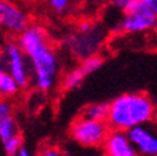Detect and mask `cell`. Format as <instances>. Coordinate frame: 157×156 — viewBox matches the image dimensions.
<instances>
[{
  "instance_id": "11",
  "label": "cell",
  "mask_w": 157,
  "mask_h": 156,
  "mask_svg": "<svg viewBox=\"0 0 157 156\" xmlns=\"http://www.w3.org/2000/svg\"><path fill=\"white\" fill-rule=\"evenodd\" d=\"M87 75L85 74V71L82 70L81 66H77L75 69H72L71 71H69L65 77H64V81H63V86L66 90H72L76 89L81 85V83L84 81V79Z\"/></svg>"
},
{
  "instance_id": "16",
  "label": "cell",
  "mask_w": 157,
  "mask_h": 156,
  "mask_svg": "<svg viewBox=\"0 0 157 156\" xmlns=\"http://www.w3.org/2000/svg\"><path fill=\"white\" fill-rule=\"evenodd\" d=\"M11 116V106L6 101H0V119Z\"/></svg>"
},
{
  "instance_id": "12",
  "label": "cell",
  "mask_w": 157,
  "mask_h": 156,
  "mask_svg": "<svg viewBox=\"0 0 157 156\" xmlns=\"http://www.w3.org/2000/svg\"><path fill=\"white\" fill-rule=\"evenodd\" d=\"M2 120V124H0V140L5 141L13 136H15L17 134V129H16V124L14 121V119L11 116L5 119H0Z\"/></svg>"
},
{
  "instance_id": "9",
  "label": "cell",
  "mask_w": 157,
  "mask_h": 156,
  "mask_svg": "<svg viewBox=\"0 0 157 156\" xmlns=\"http://www.w3.org/2000/svg\"><path fill=\"white\" fill-rule=\"evenodd\" d=\"M109 114H110V104L109 103L90 104L82 111V116H86L89 119L97 120V121H107Z\"/></svg>"
},
{
  "instance_id": "21",
  "label": "cell",
  "mask_w": 157,
  "mask_h": 156,
  "mask_svg": "<svg viewBox=\"0 0 157 156\" xmlns=\"http://www.w3.org/2000/svg\"><path fill=\"white\" fill-rule=\"evenodd\" d=\"M153 31H155V34L157 35V23H156V26H155V29H153Z\"/></svg>"
},
{
  "instance_id": "10",
  "label": "cell",
  "mask_w": 157,
  "mask_h": 156,
  "mask_svg": "<svg viewBox=\"0 0 157 156\" xmlns=\"http://www.w3.org/2000/svg\"><path fill=\"white\" fill-rule=\"evenodd\" d=\"M19 84L8 71H0V96H13L19 90Z\"/></svg>"
},
{
  "instance_id": "14",
  "label": "cell",
  "mask_w": 157,
  "mask_h": 156,
  "mask_svg": "<svg viewBox=\"0 0 157 156\" xmlns=\"http://www.w3.org/2000/svg\"><path fill=\"white\" fill-rule=\"evenodd\" d=\"M21 144H23L21 138L16 134L15 136H13V138L3 141V147H4V151L8 156H15V155H17L19 150L23 147Z\"/></svg>"
},
{
  "instance_id": "8",
  "label": "cell",
  "mask_w": 157,
  "mask_h": 156,
  "mask_svg": "<svg viewBox=\"0 0 157 156\" xmlns=\"http://www.w3.org/2000/svg\"><path fill=\"white\" fill-rule=\"evenodd\" d=\"M102 146L104 156H140L127 131L111 129Z\"/></svg>"
},
{
  "instance_id": "2",
  "label": "cell",
  "mask_w": 157,
  "mask_h": 156,
  "mask_svg": "<svg viewBox=\"0 0 157 156\" xmlns=\"http://www.w3.org/2000/svg\"><path fill=\"white\" fill-rule=\"evenodd\" d=\"M156 105L144 92H125L110 103L107 124L112 130L128 131L155 120Z\"/></svg>"
},
{
  "instance_id": "22",
  "label": "cell",
  "mask_w": 157,
  "mask_h": 156,
  "mask_svg": "<svg viewBox=\"0 0 157 156\" xmlns=\"http://www.w3.org/2000/svg\"><path fill=\"white\" fill-rule=\"evenodd\" d=\"M0 124H2V120H0Z\"/></svg>"
},
{
  "instance_id": "17",
  "label": "cell",
  "mask_w": 157,
  "mask_h": 156,
  "mask_svg": "<svg viewBox=\"0 0 157 156\" xmlns=\"http://www.w3.org/2000/svg\"><path fill=\"white\" fill-rule=\"evenodd\" d=\"M39 156H64V154L55 147H46L40 152Z\"/></svg>"
},
{
  "instance_id": "23",
  "label": "cell",
  "mask_w": 157,
  "mask_h": 156,
  "mask_svg": "<svg viewBox=\"0 0 157 156\" xmlns=\"http://www.w3.org/2000/svg\"><path fill=\"white\" fill-rule=\"evenodd\" d=\"M23 2H26V0H23Z\"/></svg>"
},
{
  "instance_id": "1",
  "label": "cell",
  "mask_w": 157,
  "mask_h": 156,
  "mask_svg": "<svg viewBox=\"0 0 157 156\" xmlns=\"http://www.w3.org/2000/svg\"><path fill=\"white\" fill-rule=\"evenodd\" d=\"M16 43L31 64L36 86L43 91L51 90L59 75V60L46 31L39 25H29Z\"/></svg>"
},
{
  "instance_id": "15",
  "label": "cell",
  "mask_w": 157,
  "mask_h": 156,
  "mask_svg": "<svg viewBox=\"0 0 157 156\" xmlns=\"http://www.w3.org/2000/svg\"><path fill=\"white\" fill-rule=\"evenodd\" d=\"M50 6L56 11H64L69 6V0H50Z\"/></svg>"
},
{
  "instance_id": "5",
  "label": "cell",
  "mask_w": 157,
  "mask_h": 156,
  "mask_svg": "<svg viewBox=\"0 0 157 156\" xmlns=\"http://www.w3.org/2000/svg\"><path fill=\"white\" fill-rule=\"evenodd\" d=\"M6 70L14 76L20 88H26L30 79H34L33 68L24 54V51L17 45V43H6L3 50Z\"/></svg>"
},
{
  "instance_id": "13",
  "label": "cell",
  "mask_w": 157,
  "mask_h": 156,
  "mask_svg": "<svg viewBox=\"0 0 157 156\" xmlns=\"http://www.w3.org/2000/svg\"><path fill=\"white\" fill-rule=\"evenodd\" d=\"M102 63H104V60H102L101 56L92 55V56H89V57H86V59H84V61L80 66L82 68L85 74L89 75V74H92V72L99 70L102 66Z\"/></svg>"
},
{
  "instance_id": "3",
  "label": "cell",
  "mask_w": 157,
  "mask_h": 156,
  "mask_svg": "<svg viewBox=\"0 0 157 156\" xmlns=\"http://www.w3.org/2000/svg\"><path fill=\"white\" fill-rule=\"evenodd\" d=\"M112 5L124 16L116 30L125 34H141L155 29L157 15L144 0H113Z\"/></svg>"
},
{
  "instance_id": "18",
  "label": "cell",
  "mask_w": 157,
  "mask_h": 156,
  "mask_svg": "<svg viewBox=\"0 0 157 156\" xmlns=\"http://www.w3.org/2000/svg\"><path fill=\"white\" fill-rule=\"evenodd\" d=\"M144 2L151 8V10L157 15V0H144Z\"/></svg>"
},
{
  "instance_id": "4",
  "label": "cell",
  "mask_w": 157,
  "mask_h": 156,
  "mask_svg": "<svg viewBox=\"0 0 157 156\" xmlns=\"http://www.w3.org/2000/svg\"><path fill=\"white\" fill-rule=\"evenodd\" d=\"M110 131L111 127L107 121L92 120L82 115L72 123L70 129L71 138L85 147H99L104 145Z\"/></svg>"
},
{
  "instance_id": "7",
  "label": "cell",
  "mask_w": 157,
  "mask_h": 156,
  "mask_svg": "<svg viewBox=\"0 0 157 156\" xmlns=\"http://www.w3.org/2000/svg\"><path fill=\"white\" fill-rule=\"evenodd\" d=\"M0 26L9 33L20 35L29 26L26 13L9 0H0Z\"/></svg>"
},
{
  "instance_id": "19",
  "label": "cell",
  "mask_w": 157,
  "mask_h": 156,
  "mask_svg": "<svg viewBox=\"0 0 157 156\" xmlns=\"http://www.w3.org/2000/svg\"><path fill=\"white\" fill-rule=\"evenodd\" d=\"M17 156H34L31 151H29L26 147H21L17 152Z\"/></svg>"
},
{
  "instance_id": "20",
  "label": "cell",
  "mask_w": 157,
  "mask_h": 156,
  "mask_svg": "<svg viewBox=\"0 0 157 156\" xmlns=\"http://www.w3.org/2000/svg\"><path fill=\"white\" fill-rule=\"evenodd\" d=\"M6 70V66H5V59H4V54L3 51H0V71H4Z\"/></svg>"
},
{
  "instance_id": "6",
  "label": "cell",
  "mask_w": 157,
  "mask_h": 156,
  "mask_svg": "<svg viewBox=\"0 0 157 156\" xmlns=\"http://www.w3.org/2000/svg\"><path fill=\"white\" fill-rule=\"evenodd\" d=\"M140 156H157V121L135 126L127 131Z\"/></svg>"
}]
</instances>
